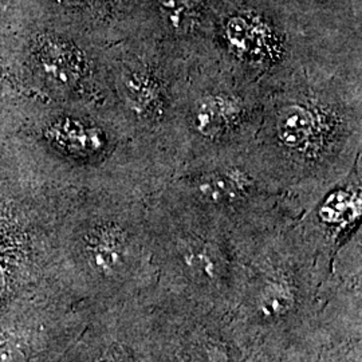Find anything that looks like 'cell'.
I'll return each instance as SVG.
<instances>
[{
  "label": "cell",
  "mask_w": 362,
  "mask_h": 362,
  "mask_svg": "<svg viewBox=\"0 0 362 362\" xmlns=\"http://www.w3.org/2000/svg\"><path fill=\"white\" fill-rule=\"evenodd\" d=\"M74 18L90 25H112L122 19L130 7V0H57Z\"/></svg>",
  "instance_id": "7"
},
{
  "label": "cell",
  "mask_w": 362,
  "mask_h": 362,
  "mask_svg": "<svg viewBox=\"0 0 362 362\" xmlns=\"http://www.w3.org/2000/svg\"><path fill=\"white\" fill-rule=\"evenodd\" d=\"M163 191L204 214H238L284 191L252 145L238 155L176 172Z\"/></svg>",
  "instance_id": "4"
},
{
  "label": "cell",
  "mask_w": 362,
  "mask_h": 362,
  "mask_svg": "<svg viewBox=\"0 0 362 362\" xmlns=\"http://www.w3.org/2000/svg\"><path fill=\"white\" fill-rule=\"evenodd\" d=\"M100 362H117L113 360V358H105V360H101Z\"/></svg>",
  "instance_id": "10"
},
{
  "label": "cell",
  "mask_w": 362,
  "mask_h": 362,
  "mask_svg": "<svg viewBox=\"0 0 362 362\" xmlns=\"http://www.w3.org/2000/svg\"><path fill=\"white\" fill-rule=\"evenodd\" d=\"M82 250L95 272H119L136 251L133 230L116 219L94 221L82 236Z\"/></svg>",
  "instance_id": "5"
},
{
  "label": "cell",
  "mask_w": 362,
  "mask_h": 362,
  "mask_svg": "<svg viewBox=\"0 0 362 362\" xmlns=\"http://www.w3.org/2000/svg\"><path fill=\"white\" fill-rule=\"evenodd\" d=\"M264 100L258 85L215 52L191 61L175 129V173L247 151Z\"/></svg>",
  "instance_id": "2"
},
{
  "label": "cell",
  "mask_w": 362,
  "mask_h": 362,
  "mask_svg": "<svg viewBox=\"0 0 362 362\" xmlns=\"http://www.w3.org/2000/svg\"><path fill=\"white\" fill-rule=\"evenodd\" d=\"M293 303L291 293L281 286V284H272L266 287L259 299V309L267 317H275L285 314Z\"/></svg>",
  "instance_id": "8"
},
{
  "label": "cell",
  "mask_w": 362,
  "mask_h": 362,
  "mask_svg": "<svg viewBox=\"0 0 362 362\" xmlns=\"http://www.w3.org/2000/svg\"><path fill=\"white\" fill-rule=\"evenodd\" d=\"M226 349L219 342L212 339H202L191 344L182 353L181 362H227Z\"/></svg>",
  "instance_id": "9"
},
{
  "label": "cell",
  "mask_w": 362,
  "mask_h": 362,
  "mask_svg": "<svg viewBox=\"0 0 362 362\" xmlns=\"http://www.w3.org/2000/svg\"><path fill=\"white\" fill-rule=\"evenodd\" d=\"M252 149L284 189L342 180L362 156V58L311 66L267 93Z\"/></svg>",
  "instance_id": "1"
},
{
  "label": "cell",
  "mask_w": 362,
  "mask_h": 362,
  "mask_svg": "<svg viewBox=\"0 0 362 362\" xmlns=\"http://www.w3.org/2000/svg\"><path fill=\"white\" fill-rule=\"evenodd\" d=\"M105 59V79L117 112L141 143L176 170L175 129L189 62L146 34Z\"/></svg>",
  "instance_id": "3"
},
{
  "label": "cell",
  "mask_w": 362,
  "mask_h": 362,
  "mask_svg": "<svg viewBox=\"0 0 362 362\" xmlns=\"http://www.w3.org/2000/svg\"><path fill=\"white\" fill-rule=\"evenodd\" d=\"M170 246L173 258L196 278L215 279L224 267L223 240L209 233L203 224L181 228L172 236Z\"/></svg>",
  "instance_id": "6"
}]
</instances>
